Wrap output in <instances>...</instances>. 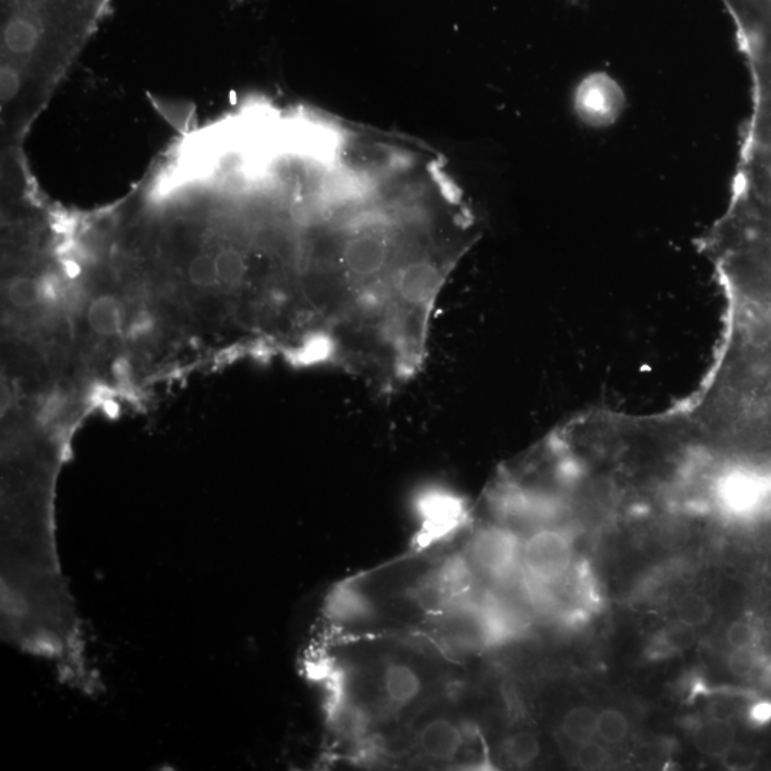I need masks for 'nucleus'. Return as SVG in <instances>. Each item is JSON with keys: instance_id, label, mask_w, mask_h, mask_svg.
Returning a JSON list of instances; mask_svg holds the SVG:
<instances>
[{"instance_id": "nucleus-1", "label": "nucleus", "mask_w": 771, "mask_h": 771, "mask_svg": "<svg viewBox=\"0 0 771 771\" xmlns=\"http://www.w3.org/2000/svg\"><path fill=\"white\" fill-rule=\"evenodd\" d=\"M753 78V115L744 139L732 205L771 220V2L737 32Z\"/></svg>"}, {"instance_id": "nucleus-2", "label": "nucleus", "mask_w": 771, "mask_h": 771, "mask_svg": "<svg viewBox=\"0 0 771 771\" xmlns=\"http://www.w3.org/2000/svg\"><path fill=\"white\" fill-rule=\"evenodd\" d=\"M427 686L423 670L409 657L377 659L365 673V700L372 707L367 714L376 723L399 719L426 703Z\"/></svg>"}, {"instance_id": "nucleus-3", "label": "nucleus", "mask_w": 771, "mask_h": 771, "mask_svg": "<svg viewBox=\"0 0 771 771\" xmlns=\"http://www.w3.org/2000/svg\"><path fill=\"white\" fill-rule=\"evenodd\" d=\"M475 733L455 714L432 713L419 720L410 733V750L427 766H483L472 754Z\"/></svg>"}, {"instance_id": "nucleus-4", "label": "nucleus", "mask_w": 771, "mask_h": 771, "mask_svg": "<svg viewBox=\"0 0 771 771\" xmlns=\"http://www.w3.org/2000/svg\"><path fill=\"white\" fill-rule=\"evenodd\" d=\"M446 267L437 259L426 240L407 243L396 262L387 285V295L410 310L429 313L445 282Z\"/></svg>"}, {"instance_id": "nucleus-5", "label": "nucleus", "mask_w": 771, "mask_h": 771, "mask_svg": "<svg viewBox=\"0 0 771 771\" xmlns=\"http://www.w3.org/2000/svg\"><path fill=\"white\" fill-rule=\"evenodd\" d=\"M522 550L523 539L510 526L490 524L470 537L463 556L476 577L507 584L522 570Z\"/></svg>"}, {"instance_id": "nucleus-6", "label": "nucleus", "mask_w": 771, "mask_h": 771, "mask_svg": "<svg viewBox=\"0 0 771 771\" xmlns=\"http://www.w3.org/2000/svg\"><path fill=\"white\" fill-rule=\"evenodd\" d=\"M572 567V539L563 530L546 527L523 540L520 577L524 582L552 586L560 582Z\"/></svg>"}, {"instance_id": "nucleus-7", "label": "nucleus", "mask_w": 771, "mask_h": 771, "mask_svg": "<svg viewBox=\"0 0 771 771\" xmlns=\"http://www.w3.org/2000/svg\"><path fill=\"white\" fill-rule=\"evenodd\" d=\"M417 512L422 519V534L430 542L455 532L462 526L466 514L462 500L443 490L423 493L417 502Z\"/></svg>"}, {"instance_id": "nucleus-8", "label": "nucleus", "mask_w": 771, "mask_h": 771, "mask_svg": "<svg viewBox=\"0 0 771 771\" xmlns=\"http://www.w3.org/2000/svg\"><path fill=\"white\" fill-rule=\"evenodd\" d=\"M693 742L704 756L722 759L736 744V729L732 723L719 717L703 720L693 729Z\"/></svg>"}, {"instance_id": "nucleus-9", "label": "nucleus", "mask_w": 771, "mask_h": 771, "mask_svg": "<svg viewBox=\"0 0 771 771\" xmlns=\"http://www.w3.org/2000/svg\"><path fill=\"white\" fill-rule=\"evenodd\" d=\"M88 325L92 332L103 337L119 335L123 326V306L116 297H96L89 305Z\"/></svg>"}, {"instance_id": "nucleus-10", "label": "nucleus", "mask_w": 771, "mask_h": 771, "mask_svg": "<svg viewBox=\"0 0 771 771\" xmlns=\"http://www.w3.org/2000/svg\"><path fill=\"white\" fill-rule=\"evenodd\" d=\"M42 32L26 19H8L3 26V45L15 55H28L38 48Z\"/></svg>"}, {"instance_id": "nucleus-11", "label": "nucleus", "mask_w": 771, "mask_h": 771, "mask_svg": "<svg viewBox=\"0 0 771 771\" xmlns=\"http://www.w3.org/2000/svg\"><path fill=\"white\" fill-rule=\"evenodd\" d=\"M597 714L587 706H577L563 717L562 732L570 742L582 744L597 736Z\"/></svg>"}, {"instance_id": "nucleus-12", "label": "nucleus", "mask_w": 771, "mask_h": 771, "mask_svg": "<svg viewBox=\"0 0 771 771\" xmlns=\"http://www.w3.org/2000/svg\"><path fill=\"white\" fill-rule=\"evenodd\" d=\"M216 270H218L219 282L226 286H239L245 279L246 265L245 256L235 248H225L220 250L215 256Z\"/></svg>"}, {"instance_id": "nucleus-13", "label": "nucleus", "mask_w": 771, "mask_h": 771, "mask_svg": "<svg viewBox=\"0 0 771 771\" xmlns=\"http://www.w3.org/2000/svg\"><path fill=\"white\" fill-rule=\"evenodd\" d=\"M506 756L514 766L526 767L536 762L540 754V742L532 732H519L509 737L505 744Z\"/></svg>"}, {"instance_id": "nucleus-14", "label": "nucleus", "mask_w": 771, "mask_h": 771, "mask_svg": "<svg viewBox=\"0 0 771 771\" xmlns=\"http://www.w3.org/2000/svg\"><path fill=\"white\" fill-rule=\"evenodd\" d=\"M693 642L692 629L679 623V626L673 629L663 630L656 639L653 640L650 647V654L653 657L672 656L674 653L683 652Z\"/></svg>"}, {"instance_id": "nucleus-15", "label": "nucleus", "mask_w": 771, "mask_h": 771, "mask_svg": "<svg viewBox=\"0 0 771 771\" xmlns=\"http://www.w3.org/2000/svg\"><path fill=\"white\" fill-rule=\"evenodd\" d=\"M769 657L764 656L757 647L749 649H733L730 654L729 667L734 676L747 680H757Z\"/></svg>"}, {"instance_id": "nucleus-16", "label": "nucleus", "mask_w": 771, "mask_h": 771, "mask_svg": "<svg viewBox=\"0 0 771 771\" xmlns=\"http://www.w3.org/2000/svg\"><path fill=\"white\" fill-rule=\"evenodd\" d=\"M43 286L32 277H16L8 286V299L16 309L29 310L39 305Z\"/></svg>"}, {"instance_id": "nucleus-17", "label": "nucleus", "mask_w": 771, "mask_h": 771, "mask_svg": "<svg viewBox=\"0 0 771 771\" xmlns=\"http://www.w3.org/2000/svg\"><path fill=\"white\" fill-rule=\"evenodd\" d=\"M677 620L690 629H697L712 619V607L703 597L690 594L677 604Z\"/></svg>"}, {"instance_id": "nucleus-18", "label": "nucleus", "mask_w": 771, "mask_h": 771, "mask_svg": "<svg viewBox=\"0 0 771 771\" xmlns=\"http://www.w3.org/2000/svg\"><path fill=\"white\" fill-rule=\"evenodd\" d=\"M629 720L619 710H603L597 716V736L606 743H620L629 734Z\"/></svg>"}, {"instance_id": "nucleus-19", "label": "nucleus", "mask_w": 771, "mask_h": 771, "mask_svg": "<svg viewBox=\"0 0 771 771\" xmlns=\"http://www.w3.org/2000/svg\"><path fill=\"white\" fill-rule=\"evenodd\" d=\"M188 275L192 285L205 287V289L218 285L219 277L215 257L208 255V253L193 257L188 267Z\"/></svg>"}, {"instance_id": "nucleus-20", "label": "nucleus", "mask_w": 771, "mask_h": 771, "mask_svg": "<svg viewBox=\"0 0 771 771\" xmlns=\"http://www.w3.org/2000/svg\"><path fill=\"white\" fill-rule=\"evenodd\" d=\"M727 642L733 649H749L757 647L760 642V630L746 620L734 622L727 630Z\"/></svg>"}, {"instance_id": "nucleus-21", "label": "nucleus", "mask_w": 771, "mask_h": 771, "mask_svg": "<svg viewBox=\"0 0 771 771\" xmlns=\"http://www.w3.org/2000/svg\"><path fill=\"white\" fill-rule=\"evenodd\" d=\"M609 759V750L602 744L593 742V740L582 744L579 752H577V763L583 769H600V767L606 766Z\"/></svg>"}, {"instance_id": "nucleus-22", "label": "nucleus", "mask_w": 771, "mask_h": 771, "mask_svg": "<svg viewBox=\"0 0 771 771\" xmlns=\"http://www.w3.org/2000/svg\"><path fill=\"white\" fill-rule=\"evenodd\" d=\"M757 754L753 750L746 749V747H739L734 744L732 749L729 750L722 757V762L727 769L732 770H747L752 769L756 764Z\"/></svg>"}, {"instance_id": "nucleus-23", "label": "nucleus", "mask_w": 771, "mask_h": 771, "mask_svg": "<svg viewBox=\"0 0 771 771\" xmlns=\"http://www.w3.org/2000/svg\"><path fill=\"white\" fill-rule=\"evenodd\" d=\"M0 90H2L3 102H10L18 96L20 90L19 73L8 65L2 66L0 75Z\"/></svg>"}, {"instance_id": "nucleus-24", "label": "nucleus", "mask_w": 771, "mask_h": 771, "mask_svg": "<svg viewBox=\"0 0 771 771\" xmlns=\"http://www.w3.org/2000/svg\"><path fill=\"white\" fill-rule=\"evenodd\" d=\"M749 722L753 726L762 727L771 722V702L769 700H759L750 707L747 712Z\"/></svg>"}, {"instance_id": "nucleus-25", "label": "nucleus", "mask_w": 771, "mask_h": 771, "mask_svg": "<svg viewBox=\"0 0 771 771\" xmlns=\"http://www.w3.org/2000/svg\"><path fill=\"white\" fill-rule=\"evenodd\" d=\"M225 305V303L222 302H216V300L210 299L205 300V302H199L198 303V309L200 312L205 313L206 316H208V319L210 317L209 307L206 306H220ZM222 315V307H212V319H216V317Z\"/></svg>"}, {"instance_id": "nucleus-26", "label": "nucleus", "mask_w": 771, "mask_h": 771, "mask_svg": "<svg viewBox=\"0 0 771 771\" xmlns=\"http://www.w3.org/2000/svg\"><path fill=\"white\" fill-rule=\"evenodd\" d=\"M12 402V390H10L8 383L2 382V405H0V409H2V416H5V413L9 412L10 406H12Z\"/></svg>"}, {"instance_id": "nucleus-27", "label": "nucleus", "mask_w": 771, "mask_h": 771, "mask_svg": "<svg viewBox=\"0 0 771 771\" xmlns=\"http://www.w3.org/2000/svg\"><path fill=\"white\" fill-rule=\"evenodd\" d=\"M726 283H732V285H757V286H771L770 283H763V282H726Z\"/></svg>"}]
</instances>
